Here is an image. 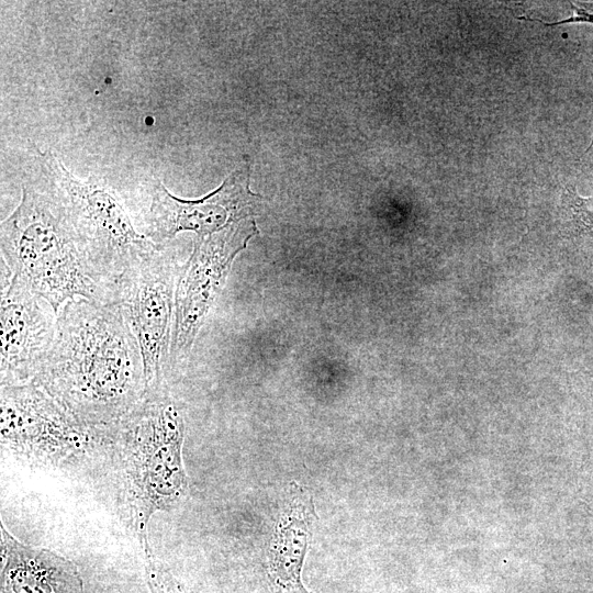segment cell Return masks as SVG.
<instances>
[{
	"label": "cell",
	"instance_id": "1",
	"mask_svg": "<svg viewBox=\"0 0 593 593\" xmlns=\"http://www.w3.org/2000/svg\"><path fill=\"white\" fill-rule=\"evenodd\" d=\"M32 382L90 427L115 425L147 392L141 348L120 309L83 298L58 312L55 340Z\"/></svg>",
	"mask_w": 593,
	"mask_h": 593
},
{
	"label": "cell",
	"instance_id": "2",
	"mask_svg": "<svg viewBox=\"0 0 593 593\" xmlns=\"http://www.w3.org/2000/svg\"><path fill=\"white\" fill-rule=\"evenodd\" d=\"M183 436L182 413L166 387L147 391L112 427L109 452L116 461L124 515L144 550L152 516L188 491Z\"/></svg>",
	"mask_w": 593,
	"mask_h": 593
},
{
	"label": "cell",
	"instance_id": "3",
	"mask_svg": "<svg viewBox=\"0 0 593 593\" xmlns=\"http://www.w3.org/2000/svg\"><path fill=\"white\" fill-rule=\"evenodd\" d=\"M1 260L12 276L44 299L56 314L74 299L112 304L87 264L66 210L45 180L23 184L21 201L1 222Z\"/></svg>",
	"mask_w": 593,
	"mask_h": 593
},
{
	"label": "cell",
	"instance_id": "4",
	"mask_svg": "<svg viewBox=\"0 0 593 593\" xmlns=\"http://www.w3.org/2000/svg\"><path fill=\"white\" fill-rule=\"evenodd\" d=\"M46 181L61 201L81 253L100 284L110 293L125 270L158 249L138 232L116 192L101 178H79L56 155L42 154Z\"/></svg>",
	"mask_w": 593,
	"mask_h": 593
},
{
	"label": "cell",
	"instance_id": "5",
	"mask_svg": "<svg viewBox=\"0 0 593 593\" xmlns=\"http://www.w3.org/2000/svg\"><path fill=\"white\" fill-rule=\"evenodd\" d=\"M111 441L112 426L79 423L34 382L1 388V445L33 465L76 463Z\"/></svg>",
	"mask_w": 593,
	"mask_h": 593
},
{
	"label": "cell",
	"instance_id": "6",
	"mask_svg": "<svg viewBox=\"0 0 593 593\" xmlns=\"http://www.w3.org/2000/svg\"><path fill=\"white\" fill-rule=\"evenodd\" d=\"M181 267L167 245L159 246L125 270L113 287V304L120 309L141 348L147 391L166 387Z\"/></svg>",
	"mask_w": 593,
	"mask_h": 593
},
{
	"label": "cell",
	"instance_id": "7",
	"mask_svg": "<svg viewBox=\"0 0 593 593\" xmlns=\"http://www.w3.org/2000/svg\"><path fill=\"white\" fill-rule=\"evenodd\" d=\"M257 233L254 220H243L208 235L197 236L176 287L170 343L171 367L186 359L208 313L222 290L237 254Z\"/></svg>",
	"mask_w": 593,
	"mask_h": 593
},
{
	"label": "cell",
	"instance_id": "8",
	"mask_svg": "<svg viewBox=\"0 0 593 593\" xmlns=\"http://www.w3.org/2000/svg\"><path fill=\"white\" fill-rule=\"evenodd\" d=\"M258 199L249 189L247 165L230 175L215 191L197 200L177 198L158 181L153 189L146 235L158 246L167 245L181 232L208 236L246 220Z\"/></svg>",
	"mask_w": 593,
	"mask_h": 593
},
{
	"label": "cell",
	"instance_id": "9",
	"mask_svg": "<svg viewBox=\"0 0 593 593\" xmlns=\"http://www.w3.org/2000/svg\"><path fill=\"white\" fill-rule=\"evenodd\" d=\"M1 388L32 382L57 332V314L25 283L12 276L1 287Z\"/></svg>",
	"mask_w": 593,
	"mask_h": 593
},
{
	"label": "cell",
	"instance_id": "10",
	"mask_svg": "<svg viewBox=\"0 0 593 593\" xmlns=\"http://www.w3.org/2000/svg\"><path fill=\"white\" fill-rule=\"evenodd\" d=\"M1 593H82L77 566L51 550L25 545L1 523Z\"/></svg>",
	"mask_w": 593,
	"mask_h": 593
},
{
	"label": "cell",
	"instance_id": "11",
	"mask_svg": "<svg viewBox=\"0 0 593 593\" xmlns=\"http://www.w3.org/2000/svg\"><path fill=\"white\" fill-rule=\"evenodd\" d=\"M315 518L311 495L291 483L268 552V577L278 593H307L301 570Z\"/></svg>",
	"mask_w": 593,
	"mask_h": 593
},
{
	"label": "cell",
	"instance_id": "12",
	"mask_svg": "<svg viewBox=\"0 0 593 593\" xmlns=\"http://www.w3.org/2000/svg\"><path fill=\"white\" fill-rule=\"evenodd\" d=\"M563 204L571 212L578 232L584 233L593 245V197H581L573 189L567 188Z\"/></svg>",
	"mask_w": 593,
	"mask_h": 593
},
{
	"label": "cell",
	"instance_id": "13",
	"mask_svg": "<svg viewBox=\"0 0 593 593\" xmlns=\"http://www.w3.org/2000/svg\"><path fill=\"white\" fill-rule=\"evenodd\" d=\"M146 578L150 593H184L169 570L146 549Z\"/></svg>",
	"mask_w": 593,
	"mask_h": 593
}]
</instances>
